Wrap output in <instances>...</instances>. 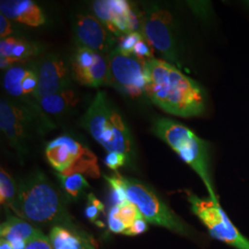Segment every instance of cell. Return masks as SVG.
I'll return each instance as SVG.
<instances>
[{"instance_id": "23", "label": "cell", "mask_w": 249, "mask_h": 249, "mask_svg": "<svg viewBox=\"0 0 249 249\" xmlns=\"http://www.w3.org/2000/svg\"><path fill=\"white\" fill-rule=\"evenodd\" d=\"M58 178L61 182L65 192L73 198L78 197L85 188L89 187V184L83 177V175L79 173L68 176H63L58 174Z\"/></svg>"}, {"instance_id": "29", "label": "cell", "mask_w": 249, "mask_h": 249, "mask_svg": "<svg viewBox=\"0 0 249 249\" xmlns=\"http://www.w3.org/2000/svg\"><path fill=\"white\" fill-rule=\"evenodd\" d=\"M148 229V224H147V221L144 219L142 214H141L138 219L135 221V223L129 227L127 228L125 231L123 232V234L125 235H138L143 233L147 231Z\"/></svg>"}, {"instance_id": "9", "label": "cell", "mask_w": 249, "mask_h": 249, "mask_svg": "<svg viewBox=\"0 0 249 249\" xmlns=\"http://www.w3.org/2000/svg\"><path fill=\"white\" fill-rule=\"evenodd\" d=\"M186 193L192 213L207 227L214 239L223 242L234 249H249V239L245 237L231 223L219 199L215 200L210 196L205 199L189 191H186Z\"/></svg>"}, {"instance_id": "31", "label": "cell", "mask_w": 249, "mask_h": 249, "mask_svg": "<svg viewBox=\"0 0 249 249\" xmlns=\"http://www.w3.org/2000/svg\"><path fill=\"white\" fill-rule=\"evenodd\" d=\"M0 249H13L11 245L9 244L8 241L4 240V239H1L0 242Z\"/></svg>"}, {"instance_id": "4", "label": "cell", "mask_w": 249, "mask_h": 249, "mask_svg": "<svg viewBox=\"0 0 249 249\" xmlns=\"http://www.w3.org/2000/svg\"><path fill=\"white\" fill-rule=\"evenodd\" d=\"M81 124L108 152L127 155L131 151L129 129L105 91H97L81 119Z\"/></svg>"}, {"instance_id": "16", "label": "cell", "mask_w": 249, "mask_h": 249, "mask_svg": "<svg viewBox=\"0 0 249 249\" xmlns=\"http://www.w3.org/2000/svg\"><path fill=\"white\" fill-rule=\"evenodd\" d=\"M41 47L36 43L9 36L0 42V68L8 70L18 63L28 62L40 53Z\"/></svg>"}, {"instance_id": "27", "label": "cell", "mask_w": 249, "mask_h": 249, "mask_svg": "<svg viewBox=\"0 0 249 249\" xmlns=\"http://www.w3.org/2000/svg\"><path fill=\"white\" fill-rule=\"evenodd\" d=\"M126 158H127V155L124 153L108 152V154L105 158V163L110 169L116 171L118 168L124 166L126 161Z\"/></svg>"}, {"instance_id": "10", "label": "cell", "mask_w": 249, "mask_h": 249, "mask_svg": "<svg viewBox=\"0 0 249 249\" xmlns=\"http://www.w3.org/2000/svg\"><path fill=\"white\" fill-rule=\"evenodd\" d=\"M36 113L27 107L2 98L0 101V128L9 144L20 151L36 125Z\"/></svg>"}, {"instance_id": "19", "label": "cell", "mask_w": 249, "mask_h": 249, "mask_svg": "<svg viewBox=\"0 0 249 249\" xmlns=\"http://www.w3.org/2000/svg\"><path fill=\"white\" fill-rule=\"evenodd\" d=\"M78 102V95L69 88L40 99L37 104L41 110L49 115H60L75 107Z\"/></svg>"}, {"instance_id": "28", "label": "cell", "mask_w": 249, "mask_h": 249, "mask_svg": "<svg viewBox=\"0 0 249 249\" xmlns=\"http://www.w3.org/2000/svg\"><path fill=\"white\" fill-rule=\"evenodd\" d=\"M25 249H53L50 239L43 232L27 242Z\"/></svg>"}, {"instance_id": "24", "label": "cell", "mask_w": 249, "mask_h": 249, "mask_svg": "<svg viewBox=\"0 0 249 249\" xmlns=\"http://www.w3.org/2000/svg\"><path fill=\"white\" fill-rule=\"evenodd\" d=\"M112 209L114 210L116 217L124 224L126 229L129 228L138 219V217L142 214L138 208L129 201L123 204L114 205Z\"/></svg>"}, {"instance_id": "8", "label": "cell", "mask_w": 249, "mask_h": 249, "mask_svg": "<svg viewBox=\"0 0 249 249\" xmlns=\"http://www.w3.org/2000/svg\"><path fill=\"white\" fill-rule=\"evenodd\" d=\"M109 73L107 85L132 98L146 94L150 80L147 60L114 48L107 55Z\"/></svg>"}, {"instance_id": "15", "label": "cell", "mask_w": 249, "mask_h": 249, "mask_svg": "<svg viewBox=\"0 0 249 249\" xmlns=\"http://www.w3.org/2000/svg\"><path fill=\"white\" fill-rule=\"evenodd\" d=\"M3 86L9 95L14 98L32 97L36 102L38 89L37 61L18 63L11 66L3 76Z\"/></svg>"}, {"instance_id": "14", "label": "cell", "mask_w": 249, "mask_h": 249, "mask_svg": "<svg viewBox=\"0 0 249 249\" xmlns=\"http://www.w3.org/2000/svg\"><path fill=\"white\" fill-rule=\"evenodd\" d=\"M74 31L80 46L107 56L114 49V37L93 15L78 14L75 18Z\"/></svg>"}, {"instance_id": "13", "label": "cell", "mask_w": 249, "mask_h": 249, "mask_svg": "<svg viewBox=\"0 0 249 249\" xmlns=\"http://www.w3.org/2000/svg\"><path fill=\"white\" fill-rule=\"evenodd\" d=\"M38 66V89L36 102L45 96L70 88V71L63 57L57 54L43 56Z\"/></svg>"}, {"instance_id": "1", "label": "cell", "mask_w": 249, "mask_h": 249, "mask_svg": "<svg viewBox=\"0 0 249 249\" xmlns=\"http://www.w3.org/2000/svg\"><path fill=\"white\" fill-rule=\"evenodd\" d=\"M147 65L150 80L146 95L155 106L167 114L185 118L204 114L207 95L197 81L163 59L153 57L147 60Z\"/></svg>"}, {"instance_id": "5", "label": "cell", "mask_w": 249, "mask_h": 249, "mask_svg": "<svg viewBox=\"0 0 249 249\" xmlns=\"http://www.w3.org/2000/svg\"><path fill=\"white\" fill-rule=\"evenodd\" d=\"M141 32L151 47L173 65L180 66L183 48L178 23L168 9L151 5L140 16Z\"/></svg>"}, {"instance_id": "22", "label": "cell", "mask_w": 249, "mask_h": 249, "mask_svg": "<svg viewBox=\"0 0 249 249\" xmlns=\"http://www.w3.org/2000/svg\"><path fill=\"white\" fill-rule=\"evenodd\" d=\"M18 196V185L9 174L0 170V202L10 209L14 207Z\"/></svg>"}, {"instance_id": "17", "label": "cell", "mask_w": 249, "mask_h": 249, "mask_svg": "<svg viewBox=\"0 0 249 249\" xmlns=\"http://www.w3.org/2000/svg\"><path fill=\"white\" fill-rule=\"evenodd\" d=\"M0 11L2 15L10 20L28 26H41L45 22L43 10L31 0H1Z\"/></svg>"}, {"instance_id": "7", "label": "cell", "mask_w": 249, "mask_h": 249, "mask_svg": "<svg viewBox=\"0 0 249 249\" xmlns=\"http://www.w3.org/2000/svg\"><path fill=\"white\" fill-rule=\"evenodd\" d=\"M123 182L127 200L138 208L147 222L180 234H189L187 225L151 188L133 178H123Z\"/></svg>"}, {"instance_id": "3", "label": "cell", "mask_w": 249, "mask_h": 249, "mask_svg": "<svg viewBox=\"0 0 249 249\" xmlns=\"http://www.w3.org/2000/svg\"><path fill=\"white\" fill-rule=\"evenodd\" d=\"M151 130L196 172L207 187L209 196L218 200L210 172L211 144L186 125L167 117L157 118L153 122Z\"/></svg>"}, {"instance_id": "21", "label": "cell", "mask_w": 249, "mask_h": 249, "mask_svg": "<svg viewBox=\"0 0 249 249\" xmlns=\"http://www.w3.org/2000/svg\"><path fill=\"white\" fill-rule=\"evenodd\" d=\"M116 48L124 53L132 54L139 58H153L151 46L142 34V32H134L118 38Z\"/></svg>"}, {"instance_id": "30", "label": "cell", "mask_w": 249, "mask_h": 249, "mask_svg": "<svg viewBox=\"0 0 249 249\" xmlns=\"http://www.w3.org/2000/svg\"><path fill=\"white\" fill-rule=\"evenodd\" d=\"M11 34H12V26L10 23V19L1 14L0 15V37H1V39L8 38Z\"/></svg>"}, {"instance_id": "12", "label": "cell", "mask_w": 249, "mask_h": 249, "mask_svg": "<svg viewBox=\"0 0 249 249\" xmlns=\"http://www.w3.org/2000/svg\"><path fill=\"white\" fill-rule=\"evenodd\" d=\"M72 73L81 85L98 88L107 84L109 66L107 56L80 46L72 59Z\"/></svg>"}, {"instance_id": "18", "label": "cell", "mask_w": 249, "mask_h": 249, "mask_svg": "<svg viewBox=\"0 0 249 249\" xmlns=\"http://www.w3.org/2000/svg\"><path fill=\"white\" fill-rule=\"evenodd\" d=\"M42 231L35 228L26 221L8 214L6 222L1 224V239L11 242L13 240L28 241Z\"/></svg>"}, {"instance_id": "6", "label": "cell", "mask_w": 249, "mask_h": 249, "mask_svg": "<svg viewBox=\"0 0 249 249\" xmlns=\"http://www.w3.org/2000/svg\"><path fill=\"white\" fill-rule=\"evenodd\" d=\"M45 156L58 174H85L89 178L100 177L97 158L94 153L69 136H60L47 144Z\"/></svg>"}, {"instance_id": "25", "label": "cell", "mask_w": 249, "mask_h": 249, "mask_svg": "<svg viewBox=\"0 0 249 249\" xmlns=\"http://www.w3.org/2000/svg\"><path fill=\"white\" fill-rule=\"evenodd\" d=\"M105 179L107 180V183L111 187L112 190V196L115 205L123 204L127 202V197L124 190V182H123V177L120 176L118 173L116 175H113L111 177L105 176Z\"/></svg>"}, {"instance_id": "11", "label": "cell", "mask_w": 249, "mask_h": 249, "mask_svg": "<svg viewBox=\"0 0 249 249\" xmlns=\"http://www.w3.org/2000/svg\"><path fill=\"white\" fill-rule=\"evenodd\" d=\"M96 18L117 38L141 32V18L124 0H96L92 3Z\"/></svg>"}, {"instance_id": "2", "label": "cell", "mask_w": 249, "mask_h": 249, "mask_svg": "<svg viewBox=\"0 0 249 249\" xmlns=\"http://www.w3.org/2000/svg\"><path fill=\"white\" fill-rule=\"evenodd\" d=\"M17 185L18 196L11 210L20 218L37 223L71 224L62 196L44 174H31Z\"/></svg>"}, {"instance_id": "26", "label": "cell", "mask_w": 249, "mask_h": 249, "mask_svg": "<svg viewBox=\"0 0 249 249\" xmlns=\"http://www.w3.org/2000/svg\"><path fill=\"white\" fill-rule=\"evenodd\" d=\"M105 206L93 194L88 195L87 207L85 209V215L90 222H95L98 219L99 215L104 212Z\"/></svg>"}, {"instance_id": "20", "label": "cell", "mask_w": 249, "mask_h": 249, "mask_svg": "<svg viewBox=\"0 0 249 249\" xmlns=\"http://www.w3.org/2000/svg\"><path fill=\"white\" fill-rule=\"evenodd\" d=\"M49 239L53 249H94L89 241L81 234L61 226L53 227Z\"/></svg>"}]
</instances>
